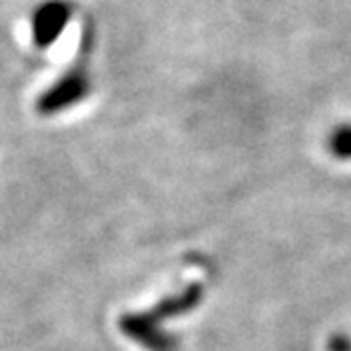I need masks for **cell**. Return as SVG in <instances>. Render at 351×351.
I'll return each mask as SVG.
<instances>
[{
    "instance_id": "6da1fadb",
    "label": "cell",
    "mask_w": 351,
    "mask_h": 351,
    "mask_svg": "<svg viewBox=\"0 0 351 351\" xmlns=\"http://www.w3.org/2000/svg\"><path fill=\"white\" fill-rule=\"evenodd\" d=\"M91 49H93V28H91V23H85L77 62H74L53 85H49L38 95V99H36L38 114H43V117L60 114L72 106L81 104L91 93V74H89Z\"/></svg>"
},
{
    "instance_id": "7a4b0ae2",
    "label": "cell",
    "mask_w": 351,
    "mask_h": 351,
    "mask_svg": "<svg viewBox=\"0 0 351 351\" xmlns=\"http://www.w3.org/2000/svg\"><path fill=\"white\" fill-rule=\"evenodd\" d=\"M74 15L70 0H43L30 15V34L36 49H49L58 43Z\"/></svg>"
},
{
    "instance_id": "3957f363",
    "label": "cell",
    "mask_w": 351,
    "mask_h": 351,
    "mask_svg": "<svg viewBox=\"0 0 351 351\" xmlns=\"http://www.w3.org/2000/svg\"><path fill=\"white\" fill-rule=\"evenodd\" d=\"M123 332L132 337L134 341L142 343L150 351H173V341L165 335H161L155 328V322L148 319V315H125L121 319Z\"/></svg>"
},
{
    "instance_id": "277c9868",
    "label": "cell",
    "mask_w": 351,
    "mask_h": 351,
    "mask_svg": "<svg viewBox=\"0 0 351 351\" xmlns=\"http://www.w3.org/2000/svg\"><path fill=\"white\" fill-rule=\"evenodd\" d=\"M328 150L339 161H351V123H339L328 134Z\"/></svg>"
},
{
    "instance_id": "5b68a950",
    "label": "cell",
    "mask_w": 351,
    "mask_h": 351,
    "mask_svg": "<svg viewBox=\"0 0 351 351\" xmlns=\"http://www.w3.org/2000/svg\"><path fill=\"white\" fill-rule=\"evenodd\" d=\"M328 351H351V337L349 335H332L328 339Z\"/></svg>"
}]
</instances>
